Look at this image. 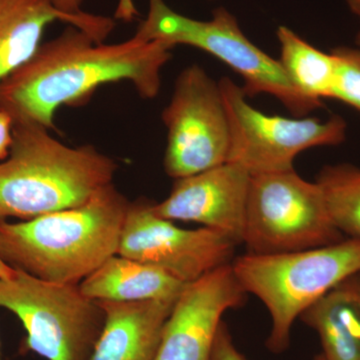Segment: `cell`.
<instances>
[{
	"label": "cell",
	"mask_w": 360,
	"mask_h": 360,
	"mask_svg": "<svg viewBox=\"0 0 360 360\" xmlns=\"http://www.w3.org/2000/svg\"><path fill=\"white\" fill-rule=\"evenodd\" d=\"M172 49L167 42L144 41L135 35L122 44H103L71 25L40 44L25 65L0 84V111L14 123L54 130V115L60 106L86 101L103 84L129 82L142 98H155Z\"/></svg>",
	"instance_id": "cell-1"
},
{
	"label": "cell",
	"mask_w": 360,
	"mask_h": 360,
	"mask_svg": "<svg viewBox=\"0 0 360 360\" xmlns=\"http://www.w3.org/2000/svg\"><path fill=\"white\" fill-rule=\"evenodd\" d=\"M130 201L113 184L84 205L30 220H0V257L45 281L79 284L117 255Z\"/></svg>",
	"instance_id": "cell-2"
},
{
	"label": "cell",
	"mask_w": 360,
	"mask_h": 360,
	"mask_svg": "<svg viewBox=\"0 0 360 360\" xmlns=\"http://www.w3.org/2000/svg\"><path fill=\"white\" fill-rule=\"evenodd\" d=\"M39 124L16 122L0 162V220H30L84 205L113 184L117 165L92 146L70 148Z\"/></svg>",
	"instance_id": "cell-3"
},
{
	"label": "cell",
	"mask_w": 360,
	"mask_h": 360,
	"mask_svg": "<svg viewBox=\"0 0 360 360\" xmlns=\"http://www.w3.org/2000/svg\"><path fill=\"white\" fill-rule=\"evenodd\" d=\"M234 276L245 293L262 300L271 319L267 347L281 354L290 343L297 317L322 296L360 272V240L343 239L310 250L248 255L231 262Z\"/></svg>",
	"instance_id": "cell-4"
},
{
	"label": "cell",
	"mask_w": 360,
	"mask_h": 360,
	"mask_svg": "<svg viewBox=\"0 0 360 360\" xmlns=\"http://www.w3.org/2000/svg\"><path fill=\"white\" fill-rule=\"evenodd\" d=\"M134 35L144 41L189 45L212 54L243 77L246 96L276 97L296 117L322 106L295 89L279 61L253 44L224 7L215 9L212 20L202 21L175 13L165 0H149L148 16Z\"/></svg>",
	"instance_id": "cell-5"
},
{
	"label": "cell",
	"mask_w": 360,
	"mask_h": 360,
	"mask_svg": "<svg viewBox=\"0 0 360 360\" xmlns=\"http://www.w3.org/2000/svg\"><path fill=\"white\" fill-rule=\"evenodd\" d=\"M0 307L25 329L20 354L47 360H90L105 322L101 303L79 284L51 283L18 269L0 279Z\"/></svg>",
	"instance_id": "cell-6"
},
{
	"label": "cell",
	"mask_w": 360,
	"mask_h": 360,
	"mask_svg": "<svg viewBox=\"0 0 360 360\" xmlns=\"http://www.w3.org/2000/svg\"><path fill=\"white\" fill-rule=\"evenodd\" d=\"M343 239L316 182L295 169L251 175L243 241L248 253L310 250Z\"/></svg>",
	"instance_id": "cell-7"
},
{
	"label": "cell",
	"mask_w": 360,
	"mask_h": 360,
	"mask_svg": "<svg viewBox=\"0 0 360 360\" xmlns=\"http://www.w3.org/2000/svg\"><path fill=\"white\" fill-rule=\"evenodd\" d=\"M231 129L227 162L251 175L293 169L296 156L316 146H335L347 139V122L340 115L328 120L267 115L246 101L243 87L224 77L219 82Z\"/></svg>",
	"instance_id": "cell-8"
},
{
	"label": "cell",
	"mask_w": 360,
	"mask_h": 360,
	"mask_svg": "<svg viewBox=\"0 0 360 360\" xmlns=\"http://www.w3.org/2000/svg\"><path fill=\"white\" fill-rule=\"evenodd\" d=\"M162 122L167 130L163 162L172 179L200 174L229 160L231 129L221 90L200 66L181 71Z\"/></svg>",
	"instance_id": "cell-9"
},
{
	"label": "cell",
	"mask_w": 360,
	"mask_h": 360,
	"mask_svg": "<svg viewBox=\"0 0 360 360\" xmlns=\"http://www.w3.org/2000/svg\"><path fill=\"white\" fill-rule=\"evenodd\" d=\"M153 205L130 201L117 255L153 265L186 284L233 262L238 245L229 236L205 226L180 229L158 217Z\"/></svg>",
	"instance_id": "cell-10"
},
{
	"label": "cell",
	"mask_w": 360,
	"mask_h": 360,
	"mask_svg": "<svg viewBox=\"0 0 360 360\" xmlns=\"http://www.w3.org/2000/svg\"><path fill=\"white\" fill-rule=\"evenodd\" d=\"M245 295L231 264L187 284L165 322L153 360H210L222 316L240 307Z\"/></svg>",
	"instance_id": "cell-11"
},
{
	"label": "cell",
	"mask_w": 360,
	"mask_h": 360,
	"mask_svg": "<svg viewBox=\"0 0 360 360\" xmlns=\"http://www.w3.org/2000/svg\"><path fill=\"white\" fill-rule=\"evenodd\" d=\"M251 174L226 162L175 180L172 193L153 212L162 219L193 221L229 236L241 245Z\"/></svg>",
	"instance_id": "cell-12"
},
{
	"label": "cell",
	"mask_w": 360,
	"mask_h": 360,
	"mask_svg": "<svg viewBox=\"0 0 360 360\" xmlns=\"http://www.w3.org/2000/svg\"><path fill=\"white\" fill-rule=\"evenodd\" d=\"M60 20L103 42L115 28L105 16L61 13L49 0H0V84L25 65L41 44L45 28Z\"/></svg>",
	"instance_id": "cell-13"
},
{
	"label": "cell",
	"mask_w": 360,
	"mask_h": 360,
	"mask_svg": "<svg viewBox=\"0 0 360 360\" xmlns=\"http://www.w3.org/2000/svg\"><path fill=\"white\" fill-rule=\"evenodd\" d=\"M177 300L98 302L105 322L90 360H153Z\"/></svg>",
	"instance_id": "cell-14"
},
{
	"label": "cell",
	"mask_w": 360,
	"mask_h": 360,
	"mask_svg": "<svg viewBox=\"0 0 360 360\" xmlns=\"http://www.w3.org/2000/svg\"><path fill=\"white\" fill-rule=\"evenodd\" d=\"M186 285L165 270L120 255L79 283L87 297L113 302L177 300Z\"/></svg>",
	"instance_id": "cell-15"
},
{
	"label": "cell",
	"mask_w": 360,
	"mask_h": 360,
	"mask_svg": "<svg viewBox=\"0 0 360 360\" xmlns=\"http://www.w3.org/2000/svg\"><path fill=\"white\" fill-rule=\"evenodd\" d=\"M321 340L326 360H360V272L300 315Z\"/></svg>",
	"instance_id": "cell-16"
},
{
	"label": "cell",
	"mask_w": 360,
	"mask_h": 360,
	"mask_svg": "<svg viewBox=\"0 0 360 360\" xmlns=\"http://www.w3.org/2000/svg\"><path fill=\"white\" fill-rule=\"evenodd\" d=\"M276 35L281 46L279 63L295 89L315 103L331 98L333 54L319 51L286 26H279Z\"/></svg>",
	"instance_id": "cell-17"
},
{
	"label": "cell",
	"mask_w": 360,
	"mask_h": 360,
	"mask_svg": "<svg viewBox=\"0 0 360 360\" xmlns=\"http://www.w3.org/2000/svg\"><path fill=\"white\" fill-rule=\"evenodd\" d=\"M315 182L336 229L360 240V168L348 163L328 165Z\"/></svg>",
	"instance_id": "cell-18"
},
{
	"label": "cell",
	"mask_w": 360,
	"mask_h": 360,
	"mask_svg": "<svg viewBox=\"0 0 360 360\" xmlns=\"http://www.w3.org/2000/svg\"><path fill=\"white\" fill-rule=\"evenodd\" d=\"M330 52L335 58L331 98L360 113V47L340 46Z\"/></svg>",
	"instance_id": "cell-19"
},
{
	"label": "cell",
	"mask_w": 360,
	"mask_h": 360,
	"mask_svg": "<svg viewBox=\"0 0 360 360\" xmlns=\"http://www.w3.org/2000/svg\"><path fill=\"white\" fill-rule=\"evenodd\" d=\"M210 360H246L234 345L231 333L224 321L220 323L217 331Z\"/></svg>",
	"instance_id": "cell-20"
},
{
	"label": "cell",
	"mask_w": 360,
	"mask_h": 360,
	"mask_svg": "<svg viewBox=\"0 0 360 360\" xmlns=\"http://www.w3.org/2000/svg\"><path fill=\"white\" fill-rule=\"evenodd\" d=\"M13 120L11 115L0 111V162L11 153L13 141Z\"/></svg>",
	"instance_id": "cell-21"
},
{
	"label": "cell",
	"mask_w": 360,
	"mask_h": 360,
	"mask_svg": "<svg viewBox=\"0 0 360 360\" xmlns=\"http://www.w3.org/2000/svg\"><path fill=\"white\" fill-rule=\"evenodd\" d=\"M49 1L61 13L70 14V15H82L85 13L82 9L84 0H49Z\"/></svg>",
	"instance_id": "cell-22"
},
{
	"label": "cell",
	"mask_w": 360,
	"mask_h": 360,
	"mask_svg": "<svg viewBox=\"0 0 360 360\" xmlns=\"http://www.w3.org/2000/svg\"><path fill=\"white\" fill-rule=\"evenodd\" d=\"M134 1L132 0H120L116 11V18H122L124 20H131L136 14Z\"/></svg>",
	"instance_id": "cell-23"
},
{
	"label": "cell",
	"mask_w": 360,
	"mask_h": 360,
	"mask_svg": "<svg viewBox=\"0 0 360 360\" xmlns=\"http://www.w3.org/2000/svg\"><path fill=\"white\" fill-rule=\"evenodd\" d=\"M14 269L9 266L8 264L0 257V279L9 278L13 276Z\"/></svg>",
	"instance_id": "cell-24"
},
{
	"label": "cell",
	"mask_w": 360,
	"mask_h": 360,
	"mask_svg": "<svg viewBox=\"0 0 360 360\" xmlns=\"http://www.w3.org/2000/svg\"><path fill=\"white\" fill-rule=\"evenodd\" d=\"M348 8L360 20V0H345Z\"/></svg>",
	"instance_id": "cell-25"
},
{
	"label": "cell",
	"mask_w": 360,
	"mask_h": 360,
	"mask_svg": "<svg viewBox=\"0 0 360 360\" xmlns=\"http://www.w3.org/2000/svg\"><path fill=\"white\" fill-rule=\"evenodd\" d=\"M355 42H356L357 46L360 47V30L356 35V39H355Z\"/></svg>",
	"instance_id": "cell-26"
},
{
	"label": "cell",
	"mask_w": 360,
	"mask_h": 360,
	"mask_svg": "<svg viewBox=\"0 0 360 360\" xmlns=\"http://www.w3.org/2000/svg\"><path fill=\"white\" fill-rule=\"evenodd\" d=\"M314 360H326V359H324L323 355H322V354H321L316 355V356H315V359Z\"/></svg>",
	"instance_id": "cell-27"
},
{
	"label": "cell",
	"mask_w": 360,
	"mask_h": 360,
	"mask_svg": "<svg viewBox=\"0 0 360 360\" xmlns=\"http://www.w3.org/2000/svg\"><path fill=\"white\" fill-rule=\"evenodd\" d=\"M0 360H1V359H0Z\"/></svg>",
	"instance_id": "cell-28"
}]
</instances>
